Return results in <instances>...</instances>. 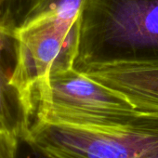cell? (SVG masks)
I'll return each mask as SVG.
<instances>
[{"label": "cell", "mask_w": 158, "mask_h": 158, "mask_svg": "<svg viewBox=\"0 0 158 158\" xmlns=\"http://www.w3.org/2000/svg\"><path fill=\"white\" fill-rule=\"evenodd\" d=\"M85 74L122 95L139 110L158 111V66L99 69Z\"/></svg>", "instance_id": "obj_5"}, {"label": "cell", "mask_w": 158, "mask_h": 158, "mask_svg": "<svg viewBox=\"0 0 158 158\" xmlns=\"http://www.w3.org/2000/svg\"><path fill=\"white\" fill-rule=\"evenodd\" d=\"M35 107L13 85L0 81V133L24 139L33 125Z\"/></svg>", "instance_id": "obj_7"}, {"label": "cell", "mask_w": 158, "mask_h": 158, "mask_svg": "<svg viewBox=\"0 0 158 158\" xmlns=\"http://www.w3.org/2000/svg\"><path fill=\"white\" fill-rule=\"evenodd\" d=\"M24 139L50 158H158V111L109 126L34 121Z\"/></svg>", "instance_id": "obj_2"}, {"label": "cell", "mask_w": 158, "mask_h": 158, "mask_svg": "<svg viewBox=\"0 0 158 158\" xmlns=\"http://www.w3.org/2000/svg\"><path fill=\"white\" fill-rule=\"evenodd\" d=\"M14 158H50L39 148L26 139H20Z\"/></svg>", "instance_id": "obj_10"}, {"label": "cell", "mask_w": 158, "mask_h": 158, "mask_svg": "<svg viewBox=\"0 0 158 158\" xmlns=\"http://www.w3.org/2000/svg\"><path fill=\"white\" fill-rule=\"evenodd\" d=\"M16 60V39L0 27V81L10 84Z\"/></svg>", "instance_id": "obj_8"}, {"label": "cell", "mask_w": 158, "mask_h": 158, "mask_svg": "<svg viewBox=\"0 0 158 158\" xmlns=\"http://www.w3.org/2000/svg\"><path fill=\"white\" fill-rule=\"evenodd\" d=\"M20 139L14 136L0 133V158H14Z\"/></svg>", "instance_id": "obj_9"}, {"label": "cell", "mask_w": 158, "mask_h": 158, "mask_svg": "<svg viewBox=\"0 0 158 158\" xmlns=\"http://www.w3.org/2000/svg\"><path fill=\"white\" fill-rule=\"evenodd\" d=\"M35 101L34 121L51 124L109 126L122 123L142 111L73 68L48 73L37 84Z\"/></svg>", "instance_id": "obj_3"}, {"label": "cell", "mask_w": 158, "mask_h": 158, "mask_svg": "<svg viewBox=\"0 0 158 158\" xmlns=\"http://www.w3.org/2000/svg\"><path fill=\"white\" fill-rule=\"evenodd\" d=\"M88 0H0V27L8 35L16 33L49 16L69 20L80 18Z\"/></svg>", "instance_id": "obj_6"}, {"label": "cell", "mask_w": 158, "mask_h": 158, "mask_svg": "<svg viewBox=\"0 0 158 158\" xmlns=\"http://www.w3.org/2000/svg\"><path fill=\"white\" fill-rule=\"evenodd\" d=\"M158 66V0H88L73 68Z\"/></svg>", "instance_id": "obj_1"}, {"label": "cell", "mask_w": 158, "mask_h": 158, "mask_svg": "<svg viewBox=\"0 0 158 158\" xmlns=\"http://www.w3.org/2000/svg\"><path fill=\"white\" fill-rule=\"evenodd\" d=\"M80 18H43L14 35L17 60L10 84L35 109V90L48 73L73 68L76 57Z\"/></svg>", "instance_id": "obj_4"}]
</instances>
